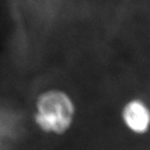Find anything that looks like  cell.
Instances as JSON below:
<instances>
[{
    "mask_svg": "<svg viewBox=\"0 0 150 150\" xmlns=\"http://www.w3.org/2000/svg\"><path fill=\"white\" fill-rule=\"evenodd\" d=\"M122 117L127 127L136 133H144L149 128L150 110L139 100H132L125 105Z\"/></svg>",
    "mask_w": 150,
    "mask_h": 150,
    "instance_id": "2",
    "label": "cell"
},
{
    "mask_svg": "<svg viewBox=\"0 0 150 150\" xmlns=\"http://www.w3.org/2000/svg\"><path fill=\"white\" fill-rule=\"evenodd\" d=\"M74 113V104L65 92L50 90L38 97L35 121L45 132L62 134L71 127Z\"/></svg>",
    "mask_w": 150,
    "mask_h": 150,
    "instance_id": "1",
    "label": "cell"
}]
</instances>
